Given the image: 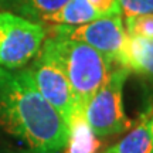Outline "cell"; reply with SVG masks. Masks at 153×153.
Segmentation results:
<instances>
[{"label":"cell","mask_w":153,"mask_h":153,"mask_svg":"<svg viewBox=\"0 0 153 153\" xmlns=\"http://www.w3.org/2000/svg\"><path fill=\"white\" fill-rule=\"evenodd\" d=\"M99 137L91 131L82 114H75L70 122V137L62 153H98Z\"/></svg>","instance_id":"cell-10"},{"label":"cell","mask_w":153,"mask_h":153,"mask_svg":"<svg viewBox=\"0 0 153 153\" xmlns=\"http://www.w3.org/2000/svg\"><path fill=\"white\" fill-rule=\"evenodd\" d=\"M118 67L135 72L153 84V38L133 37L128 34Z\"/></svg>","instance_id":"cell-7"},{"label":"cell","mask_w":153,"mask_h":153,"mask_svg":"<svg viewBox=\"0 0 153 153\" xmlns=\"http://www.w3.org/2000/svg\"><path fill=\"white\" fill-rule=\"evenodd\" d=\"M0 153H31V152H28L27 149L26 150H20V149H14L0 143Z\"/></svg>","instance_id":"cell-15"},{"label":"cell","mask_w":153,"mask_h":153,"mask_svg":"<svg viewBox=\"0 0 153 153\" xmlns=\"http://www.w3.org/2000/svg\"><path fill=\"white\" fill-rule=\"evenodd\" d=\"M149 126H150V131H152V135H153V118L149 119Z\"/></svg>","instance_id":"cell-16"},{"label":"cell","mask_w":153,"mask_h":153,"mask_svg":"<svg viewBox=\"0 0 153 153\" xmlns=\"http://www.w3.org/2000/svg\"><path fill=\"white\" fill-rule=\"evenodd\" d=\"M68 0H0V10L11 11L33 22L43 23Z\"/></svg>","instance_id":"cell-8"},{"label":"cell","mask_w":153,"mask_h":153,"mask_svg":"<svg viewBox=\"0 0 153 153\" xmlns=\"http://www.w3.org/2000/svg\"><path fill=\"white\" fill-rule=\"evenodd\" d=\"M26 68L37 91L70 125L75 115V101L53 38L44 40L40 51Z\"/></svg>","instance_id":"cell-4"},{"label":"cell","mask_w":153,"mask_h":153,"mask_svg":"<svg viewBox=\"0 0 153 153\" xmlns=\"http://www.w3.org/2000/svg\"><path fill=\"white\" fill-rule=\"evenodd\" d=\"M125 30L129 36L142 38H153V13L126 16Z\"/></svg>","instance_id":"cell-12"},{"label":"cell","mask_w":153,"mask_h":153,"mask_svg":"<svg viewBox=\"0 0 153 153\" xmlns=\"http://www.w3.org/2000/svg\"><path fill=\"white\" fill-rule=\"evenodd\" d=\"M89 3L99 17L120 16L122 13L119 0H89Z\"/></svg>","instance_id":"cell-14"},{"label":"cell","mask_w":153,"mask_h":153,"mask_svg":"<svg viewBox=\"0 0 153 153\" xmlns=\"http://www.w3.org/2000/svg\"><path fill=\"white\" fill-rule=\"evenodd\" d=\"M119 4L125 16L153 13V0H119Z\"/></svg>","instance_id":"cell-13"},{"label":"cell","mask_w":153,"mask_h":153,"mask_svg":"<svg viewBox=\"0 0 153 153\" xmlns=\"http://www.w3.org/2000/svg\"><path fill=\"white\" fill-rule=\"evenodd\" d=\"M0 129L31 153H62L70 125L37 91L27 68H0Z\"/></svg>","instance_id":"cell-1"},{"label":"cell","mask_w":153,"mask_h":153,"mask_svg":"<svg viewBox=\"0 0 153 153\" xmlns=\"http://www.w3.org/2000/svg\"><path fill=\"white\" fill-rule=\"evenodd\" d=\"M54 37L81 41L98 50L118 67L128 33L120 16L99 17L79 26H54Z\"/></svg>","instance_id":"cell-6"},{"label":"cell","mask_w":153,"mask_h":153,"mask_svg":"<svg viewBox=\"0 0 153 153\" xmlns=\"http://www.w3.org/2000/svg\"><path fill=\"white\" fill-rule=\"evenodd\" d=\"M51 38L71 85L75 114H82L88 101L109 78L115 64L85 43L61 37Z\"/></svg>","instance_id":"cell-2"},{"label":"cell","mask_w":153,"mask_h":153,"mask_svg":"<svg viewBox=\"0 0 153 153\" xmlns=\"http://www.w3.org/2000/svg\"><path fill=\"white\" fill-rule=\"evenodd\" d=\"M102 153H153V135L149 119H143L119 142L106 148Z\"/></svg>","instance_id":"cell-11"},{"label":"cell","mask_w":153,"mask_h":153,"mask_svg":"<svg viewBox=\"0 0 153 153\" xmlns=\"http://www.w3.org/2000/svg\"><path fill=\"white\" fill-rule=\"evenodd\" d=\"M131 72L116 67L82 111L84 119L98 137L115 136L131 128L123 106V87Z\"/></svg>","instance_id":"cell-3"},{"label":"cell","mask_w":153,"mask_h":153,"mask_svg":"<svg viewBox=\"0 0 153 153\" xmlns=\"http://www.w3.org/2000/svg\"><path fill=\"white\" fill-rule=\"evenodd\" d=\"M99 19L89 0H68L60 10L53 13L43 22V24L54 26H79Z\"/></svg>","instance_id":"cell-9"},{"label":"cell","mask_w":153,"mask_h":153,"mask_svg":"<svg viewBox=\"0 0 153 153\" xmlns=\"http://www.w3.org/2000/svg\"><path fill=\"white\" fill-rule=\"evenodd\" d=\"M47 36L43 23L0 11V68L22 70L37 55Z\"/></svg>","instance_id":"cell-5"}]
</instances>
